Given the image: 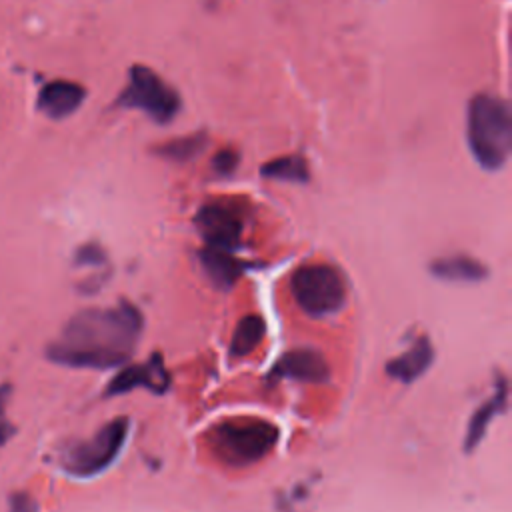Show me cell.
Instances as JSON below:
<instances>
[{
  "mask_svg": "<svg viewBox=\"0 0 512 512\" xmlns=\"http://www.w3.org/2000/svg\"><path fill=\"white\" fill-rule=\"evenodd\" d=\"M142 316L130 302L114 308H88L74 314L48 346V358L70 368H112L136 348Z\"/></svg>",
  "mask_w": 512,
  "mask_h": 512,
  "instance_id": "cell-1",
  "label": "cell"
},
{
  "mask_svg": "<svg viewBox=\"0 0 512 512\" xmlns=\"http://www.w3.org/2000/svg\"><path fill=\"white\" fill-rule=\"evenodd\" d=\"M466 140L474 160L486 170H500L512 148V116L504 98L480 92L468 104Z\"/></svg>",
  "mask_w": 512,
  "mask_h": 512,
  "instance_id": "cell-2",
  "label": "cell"
},
{
  "mask_svg": "<svg viewBox=\"0 0 512 512\" xmlns=\"http://www.w3.org/2000/svg\"><path fill=\"white\" fill-rule=\"evenodd\" d=\"M278 428L260 418H234L218 422L210 432L212 450L232 466L262 460L276 444Z\"/></svg>",
  "mask_w": 512,
  "mask_h": 512,
  "instance_id": "cell-3",
  "label": "cell"
},
{
  "mask_svg": "<svg viewBox=\"0 0 512 512\" xmlns=\"http://www.w3.org/2000/svg\"><path fill=\"white\" fill-rule=\"evenodd\" d=\"M296 304L310 316L334 314L344 306L346 284L330 264H304L290 278Z\"/></svg>",
  "mask_w": 512,
  "mask_h": 512,
  "instance_id": "cell-4",
  "label": "cell"
},
{
  "mask_svg": "<svg viewBox=\"0 0 512 512\" xmlns=\"http://www.w3.org/2000/svg\"><path fill=\"white\" fill-rule=\"evenodd\" d=\"M128 428V418H114L106 422L92 438L66 448L60 456V466L78 478L100 474L120 454Z\"/></svg>",
  "mask_w": 512,
  "mask_h": 512,
  "instance_id": "cell-5",
  "label": "cell"
},
{
  "mask_svg": "<svg viewBox=\"0 0 512 512\" xmlns=\"http://www.w3.org/2000/svg\"><path fill=\"white\" fill-rule=\"evenodd\" d=\"M118 106L136 108L158 124H168L180 110V96L152 68L134 64L128 72L126 88L120 92Z\"/></svg>",
  "mask_w": 512,
  "mask_h": 512,
  "instance_id": "cell-6",
  "label": "cell"
},
{
  "mask_svg": "<svg viewBox=\"0 0 512 512\" xmlns=\"http://www.w3.org/2000/svg\"><path fill=\"white\" fill-rule=\"evenodd\" d=\"M196 226L206 240V246L234 250L240 244L242 220L240 216L220 204H206L196 214Z\"/></svg>",
  "mask_w": 512,
  "mask_h": 512,
  "instance_id": "cell-7",
  "label": "cell"
},
{
  "mask_svg": "<svg viewBox=\"0 0 512 512\" xmlns=\"http://www.w3.org/2000/svg\"><path fill=\"white\" fill-rule=\"evenodd\" d=\"M170 384V376L164 368V362L158 354H152V358L146 364H134L124 370H120L106 386V396H118L126 394L138 386H144L152 390L154 394H162Z\"/></svg>",
  "mask_w": 512,
  "mask_h": 512,
  "instance_id": "cell-8",
  "label": "cell"
},
{
  "mask_svg": "<svg viewBox=\"0 0 512 512\" xmlns=\"http://www.w3.org/2000/svg\"><path fill=\"white\" fill-rule=\"evenodd\" d=\"M272 374L276 378H292L300 382H326L330 376V368L324 356L312 348H296L286 352Z\"/></svg>",
  "mask_w": 512,
  "mask_h": 512,
  "instance_id": "cell-9",
  "label": "cell"
},
{
  "mask_svg": "<svg viewBox=\"0 0 512 512\" xmlns=\"http://www.w3.org/2000/svg\"><path fill=\"white\" fill-rule=\"evenodd\" d=\"M86 98V90L72 80H52L42 86L38 94V108L54 120L74 114Z\"/></svg>",
  "mask_w": 512,
  "mask_h": 512,
  "instance_id": "cell-10",
  "label": "cell"
},
{
  "mask_svg": "<svg viewBox=\"0 0 512 512\" xmlns=\"http://www.w3.org/2000/svg\"><path fill=\"white\" fill-rule=\"evenodd\" d=\"M432 358H434V348L430 340L426 336H420L404 354L392 358L386 364V374L406 384L414 382L428 370V366L432 364Z\"/></svg>",
  "mask_w": 512,
  "mask_h": 512,
  "instance_id": "cell-11",
  "label": "cell"
},
{
  "mask_svg": "<svg viewBox=\"0 0 512 512\" xmlns=\"http://www.w3.org/2000/svg\"><path fill=\"white\" fill-rule=\"evenodd\" d=\"M200 264L208 280L220 290H230L244 272V262L238 260L230 250L212 246H206L200 252Z\"/></svg>",
  "mask_w": 512,
  "mask_h": 512,
  "instance_id": "cell-12",
  "label": "cell"
},
{
  "mask_svg": "<svg viewBox=\"0 0 512 512\" xmlns=\"http://www.w3.org/2000/svg\"><path fill=\"white\" fill-rule=\"evenodd\" d=\"M506 396H508L506 378H504L502 374H498L496 380H494V394H492V398H490L488 402H484V404L474 412V416L470 418L468 432H466V436H464V448H466V452L474 450V448L480 444V440H482L484 434H486V428H488L490 420H492L498 412L504 410V406H506Z\"/></svg>",
  "mask_w": 512,
  "mask_h": 512,
  "instance_id": "cell-13",
  "label": "cell"
},
{
  "mask_svg": "<svg viewBox=\"0 0 512 512\" xmlns=\"http://www.w3.org/2000/svg\"><path fill=\"white\" fill-rule=\"evenodd\" d=\"M430 272L450 282H480L488 274L486 266L480 260L470 258L466 254L438 258L430 264Z\"/></svg>",
  "mask_w": 512,
  "mask_h": 512,
  "instance_id": "cell-14",
  "label": "cell"
},
{
  "mask_svg": "<svg viewBox=\"0 0 512 512\" xmlns=\"http://www.w3.org/2000/svg\"><path fill=\"white\" fill-rule=\"evenodd\" d=\"M266 334V324L258 314H246L244 318H240L232 342H230V354L234 358H242L248 356L252 350L258 348V344L262 342Z\"/></svg>",
  "mask_w": 512,
  "mask_h": 512,
  "instance_id": "cell-15",
  "label": "cell"
},
{
  "mask_svg": "<svg viewBox=\"0 0 512 512\" xmlns=\"http://www.w3.org/2000/svg\"><path fill=\"white\" fill-rule=\"evenodd\" d=\"M260 174L264 178H270V180L296 182V184H304L310 178L308 162H306V158H302L298 154H290V156H280V158L268 160L260 168Z\"/></svg>",
  "mask_w": 512,
  "mask_h": 512,
  "instance_id": "cell-16",
  "label": "cell"
},
{
  "mask_svg": "<svg viewBox=\"0 0 512 512\" xmlns=\"http://www.w3.org/2000/svg\"><path fill=\"white\" fill-rule=\"evenodd\" d=\"M204 146H206V134L204 132H194V134H188V136L166 140L160 146H156L154 152L164 160L186 162V160L196 158L204 150Z\"/></svg>",
  "mask_w": 512,
  "mask_h": 512,
  "instance_id": "cell-17",
  "label": "cell"
},
{
  "mask_svg": "<svg viewBox=\"0 0 512 512\" xmlns=\"http://www.w3.org/2000/svg\"><path fill=\"white\" fill-rule=\"evenodd\" d=\"M238 166V154L232 148H222L220 152L214 154L212 158V168L220 174V176H230Z\"/></svg>",
  "mask_w": 512,
  "mask_h": 512,
  "instance_id": "cell-18",
  "label": "cell"
},
{
  "mask_svg": "<svg viewBox=\"0 0 512 512\" xmlns=\"http://www.w3.org/2000/svg\"><path fill=\"white\" fill-rule=\"evenodd\" d=\"M76 264L78 266H102L106 264V254L96 244H86L76 252Z\"/></svg>",
  "mask_w": 512,
  "mask_h": 512,
  "instance_id": "cell-19",
  "label": "cell"
},
{
  "mask_svg": "<svg viewBox=\"0 0 512 512\" xmlns=\"http://www.w3.org/2000/svg\"><path fill=\"white\" fill-rule=\"evenodd\" d=\"M8 396H10V386L8 384L0 386V446L6 444L12 438V434H14V426L8 420V416H6Z\"/></svg>",
  "mask_w": 512,
  "mask_h": 512,
  "instance_id": "cell-20",
  "label": "cell"
},
{
  "mask_svg": "<svg viewBox=\"0 0 512 512\" xmlns=\"http://www.w3.org/2000/svg\"><path fill=\"white\" fill-rule=\"evenodd\" d=\"M10 512H38V504L30 494L16 492L10 496Z\"/></svg>",
  "mask_w": 512,
  "mask_h": 512,
  "instance_id": "cell-21",
  "label": "cell"
}]
</instances>
